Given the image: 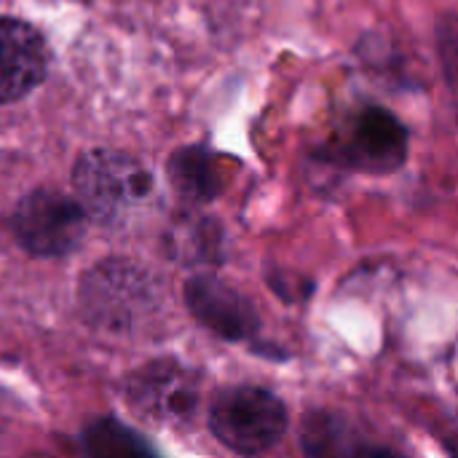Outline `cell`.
<instances>
[{"mask_svg": "<svg viewBox=\"0 0 458 458\" xmlns=\"http://www.w3.org/2000/svg\"><path fill=\"white\" fill-rule=\"evenodd\" d=\"M437 51L443 59L445 81L458 94V32H454L448 24H440V30H437Z\"/></svg>", "mask_w": 458, "mask_h": 458, "instance_id": "7c38bea8", "label": "cell"}, {"mask_svg": "<svg viewBox=\"0 0 458 458\" xmlns=\"http://www.w3.org/2000/svg\"><path fill=\"white\" fill-rule=\"evenodd\" d=\"M191 314L215 335L225 341H244L258 333V314L252 303L231 284L215 276H196L185 287Z\"/></svg>", "mask_w": 458, "mask_h": 458, "instance_id": "8992f818", "label": "cell"}, {"mask_svg": "<svg viewBox=\"0 0 458 458\" xmlns=\"http://www.w3.org/2000/svg\"><path fill=\"white\" fill-rule=\"evenodd\" d=\"M16 242L40 258H59L78 247L86 231V209L78 199L59 191H32L24 196L13 212Z\"/></svg>", "mask_w": 458, "mask_h": 458, "instance_id": "277c9868", "label": "cell"}, {"mask_svg": "<svg viewBox=\"0 0 458 458\" xmlns=\"http://www.w3.org/2000/svg\"><path fill=\"white\" fill-rule=\"evenodd\" d=\"M86 458H156V454L118 421H97L83 437Z\"/></svg>", "mask_w": 458, "mask_h": 458, "instance_id": "30bf717a", "label": "cell"}, {"mask_svg": "<svg viewBox=\"0 0 458 458\" xmlns=\"http://www.w3.org/2000/svg\"><path fill=\"white\" fill-rule=\"evenodd\" d=\"M81 301L94 322L105 327H131L153 306L148 274L131 263H99L81 284Z\"/></svg>", "mask_w": 458, "mask_h": 458, "instance_id": "5b68a950", "label": "cell"}, {"mask_svg": "<svg viewBox=\"0 0 458 458\" xmlns=\"http://www.w3.org/2000/svg\"><path fill=\"white\" fill-rule=\"evenodd\" d=\"M317 156L352 172L392 174L408 158V129L394 113L370 105L322 145Z\"/></svg>", "mask_w": 458, "mask_h": 458, "instance_id": "7a4b0ae2", "label": "cell"}, {"mask_svg": "<svg viewBox=\"0 0 458 458\" xmlns=\"http://www.w3.org/2000/svg\"><path fill=\"white\" fill-rule=\"evenodd\" d=\"M301 445L309 458H352L349 429L341 419L330 413H314L303 421Z\"/></svg>", "mask_w": 458, "mask_h": 458, "instance_id": "8fae6325", "label": "cell"}, {"mask_svg": "<svg viewBox=\"0 0 458 458\" xmlns=\"http://www.w3.org/2000/svg\"><path fill=\"white\" fill-rule=\"evenodd\" d=\"M352 458H405L400 456L397 451L392 448H381V445H365V448H357Z\"/></svg>", "mask_w": 458, "mask_h": 458, "instance_id": "4fadbf2b", "label": "cell"}, {"mask_svg": "<svg viewBox=\"0 0 458 458\" xmlns=\"http://www.w3.org/2000/svg\"><path fill=\"white\" fill-rule=\"evenodd\" d=\"M72 185L81 207L102 223L126 220V215L145 204L153 191L148 169L118 150H91L81 156Z\"/></svg>", "mask_w": 458, "mask_h": 458, "instance_id": "6da1fadb", "label": "cell"}, {"mask_svg": "<svg viewBox=\"0 0 458 458\" xmlns=\"http://www.w3.org/2000/svg\"><path fill=\"white\" fill-rule=\"evenodd\" d=\"M169 180L188 201H212L223 191V158L207 148H182L169 158Z\"/></svg>", "mask_w": 458, "mask_h": 458, "instance_id": "9c48e42d", "label": "cell"}, {"mask_svg": "<svg viewBox=\"0 0 458 458\" xmlns=\"http://www.w3.org/2000/svg\"><path fill=\"white\" fill-rule=\"evenodd\" d=\"M131 403L148 419L169 421V419H188L196 405V389L185 370L177 365L161 362L145 368L131 384Z\"/></svg>", "mask_w": 458, "mask_h": 458, "instance_id": "ba28073f", "label": "cell"}, {"mask_svg": "<svg viewBox=\"0 0 458 458\" xmlns=\"http://www.w3.org/2000/svg\"><path fill=\"white\" fill-rule=\"evenodd\" d=\"M48 48L40 32L19 19H0V102L30 94L46 75Z\"/></svg>", "mask_w": 458, "mask_h": 458, "instance_id": "52a82bcc", "label": "cell"}, {"mask_svg": "<svg viewBox=\"0 0 458 458\" xmlns=\"http://www.w3.org/2000/svg\"><path fill=\"white\" fill-rule=\"evenodd\" d=\"M215 437L233 454L258 456L271 451L287 432V408L258 386H236L217 394L209 411Z\"/></svg>", "mask_w": 458, "mask_h": 458, "instance_id": "3957f363", "label": "cell"}, {"mask_svg": "<svg viewBox=\"0 0 458 458\" xmlns=\"http://www.w3.org/2000/svg\"><path fill=\"white\" fill-rule=\"evenodd\" d=\"M454 451H456V458H458V435L454 437Z\"/></svg>", "mask_w": 458, "mask_h": 458, "instance_id": "5bb4252c", "label": "cell"}]
</instances>
